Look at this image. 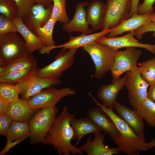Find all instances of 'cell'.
<instances>
[{
	"label": "cell",
	"instance_id": "1",
	"mask_svg": "<svg viewBox=\"0 0 155 155\" xmlns=\"http://www.w3.org/2000/svg\"><path fill=\"white\" fill-rule=\"evenodd\" d=\"M75 115L69 112L65 106L62 111L56 117L52 127L42 142L45 145H52L57 150L59 155L83 154L80 148L71 144V141L76 140L70 121Z\"/></svg>",
	"mask_w": 155,
	"mask_h": 155
},
{
	"label": "cell",
	"instance_id": "2",
	"mask_svg": "<svg viewBox=\"0 0 155 155\" xmlns=\"http://www.w3.org/2000/svg\"><path fill=\"white\" fill-rule=\"evenodd\" d=\"M97 105L100 107L112 119L121 135L113 141L122 151L129 155H139L142 150H147V143L139 137L129 126L109 109L99 102L93 96L91 97Z\"/></svg>",
	"mask_w": 155,
	"mask_h": 155
},
{
	"label": "cell",
	"instance_id": "3",
	"mask_svg": "<svg viewBox=\"0 0 155 155\" xmlns=\"http://www.w3.org/2000/svg\"><path fill=\"white\" fill-rule=\"evenodd\" d=\"M59 111L55 106L42 108L36 111L28 122L31 144L42 143Z\"/></svg>",
	"mask_w": 155,
	"mask_h": 155
},
{
	"label": "cell",
	"instance_id": "4",
	"mask_svg": "<svg viewBox=\"0 0 155 155\" xmlns=\"http://www.w3.org/2000/svg\"><path fill=\"white\" fill-rule=\"evenodd\" d=\"M17 33L0 35V67H5L29 53L24 40Z\"/></svg>",
	"mask_w": 155,
	"mask_h": 155
},
{
	"label": "cell",
	"instance_id": "5",
	"mask_svg": "<svg viewBox=\"0 0 155 155\" xmlns=\"http://www.w3.org/2000/svg\"><path fill=\"white\" fill-rule=\"evenodd\" d=\"M83 48L90 55L95 65V78H101L111 70L118 50L97 41Z\"/></svg>",
	"mask_w": 155,
	"mask_h": 155
},
{
	"label": "cell",
	"instance_id": "6",
	"mask_svg": "<svg viewBox=\"0 0 155 155\" xmlns=\"http://www.w3.org/2000/svg\"><path fill=\"white\" fill-rule=\"evenodd\" d=\"M36 69V67L34 68L25 78L16 85L19 91L20 98L22 100L28 101L42 90L61 84L59 79L39 76Z\"/></svg>",
	"mask_w": 155,
	"mask_h": 155
},
{
	"label": "cell",
	"instance_id": "7",
	"mask_svg": "<svg viewBox=\"0 0 155 155\" xmlns=\"http://www.w3.org/2000/svg\"><path fill=\"white\" fill-rule=\"evenodd\" d=\"M127 77L125 86L128 91L130 105L137 111L147 98L149 85L141 77L138 67L127 72Z\"/></svg>",
	"mask_w": 155,
	"mask_h": 155
},
{
	"label": "cell",
	"instance_id": "8",
	"mask_svg": "<svg viewBox=\"0 0 155 155\" xmlns=\"http://www.w3.org/2000/svg\"><path fill=\"white\" fill-rule=\"evenodd\" d=\"M78 49L65 50L62 49L52 63L42 68H37L38 75L42 77L59 79L63 72L73 65L74 55Z\"/></svg>",
	"mask_w": 155,
	"mask_h": 155
},
{
	"label": "cell",
	"instance_id": "9",
	"mask_svg": "<svg viewBox=\"0 0 155 155\" xmlns=\"http://www.w3.org/2000/svg\"><path fill=\"white\" fill-rule=\"evenodd\" d=\"M132 0H107L106 14L101 31L112 30L128 18Z\"/></svg>",
	"mask_w": 155,
	"mask_h": 155
},
{
	"label": "cell",
	"instance_id": "10",
	"mask_svg": "<svg viewBox=\"0 0 155 155\" xmlns=\"http://www.w3.org/2000/svg\"><path fill=\"white\" fill-rule=\"evenodd\" d=\"M140 50L135 47L127 48L124 51L117 52L114 62L111 71L113 82L120 78L125 72L132 71L137 67V60L142 54Z\"/></svg>",
	"mask_w": 155,
	"mask_h": 155
},
{
	"label": "cell",
	"instance_id": "11",
	"mask_svg": "<svg viewBox=\"0 0 155 155\" xmlns=\"http://www.w3.org/2000/svg\"><path fill=\"white\" fill-rule=\"evenodd\" d=\"M75 94L74 90L69 87L57 89L53 87L42 90L31 97L28 101L32 108L36 111L42 108L55 106L62 98Z\"/></svg>",
	"mask_w": 155,
	"mask_h": 155
},
{
	"label": "cell",
	"instance_id": "12",
	"mask_svg": "<svg viewBox=\"0 0 155 155\" xmlns=\"http://www.w3.org/2000/svg\"><path fill=\"white\" fill-rule=\"evenodd\" d=\"M53 7L51 4L46 8L43 5L34 3L26 16L22 19L26 26L36 35V30L43 26L51 18Z\"/></svg>",
	"mask_w": 155,
	"mask_h": 155
},
{
	"label": "cell",
	"instance_id": "13",
	"mask_svg": "<svg viewBox=\"0 0 155 155\" xmlns=\"http://www.w3.org/2000/svg\"><path fill=\"white\" fill-rule=\"evenodd\" d=\"M134 31H132L119 37H108L103 36L99 38L96 41L116 50L123 48L139 47L145 49L152 53L155 54V44L141 43L134 38Z\"/></svg>",
	"mask_w": 155,
	"mask_h": 155
},
{
	"label": "cell",
	"instance_id": "14",
	"mask_svg": "<svg viewBox=\"0 0 155 155\" xmlns=\"http://www.w3.org/2000/svg\"><path fill=\"white\" fill-rule=\"evenodd\" d=\"M113 108L117 115L126 122L140 138L145 140L143 119L134 109L128 108L116 101Z\"/></svg>",
	"mask_w": 155,
	"mask_h": 155
},
{
	"label": "cell",
	"instance_id": "15",
	"mask_svg": "<svg viewBox=\"0 0 155 155\" xmlns=\"http://www.w3.org/2000/svg\"><path fill=\"white\" fill-rule=\"evenodd\" d=\"M88 4L87 1L78 3L73 17L70 21L62 25V29L69 34L75 32L87 34L92 33L94 30L89 27L86 17V11L84 8Z\"/></svg>",
	"mask_w": 155,
	"mask_h": 155
},
{
	"label": "cell",
	"instance_id": "16",
	"mask_svg": "<svg viewBox=\"0 0 155 155\" xmlns=\"http://www.w3.org/2000/svg\"><path fill=\"white\" fill-rule=\"evenodd\" d=\"M87 116L113 141L121 135L113 121L100 107L89 109L87 111Z\"/></svg>",
	"mask_w": 155,
	"mask_h": 155
},
{
	"label": "cell",
	"instance_id": "17",
	"mask_svg": "<svg viewBox=\"0 0 155 155\" xmlns=\"http://www.w3.org/2000/svg\"><path fill=\"white\" fill-rule=\"evenodd\" d=\"M104 135L101 133L95 135L93 140L90 136L86 142L79 148L81 151L88 155H112L119 154L121 150L118 147L110 148L103 143Z\"/></svg>",
	"mask_w": 155,
	"mask_h": 155
},
{
	"label": "cell",
	"instance_id": "18",
	"mask_svg": "<svg viewBox=\"0 0 155 155\" xmlns=\"http://www.w3.org/2000/svg\"><path fill=\"white\" fill-rule=\"evenodd\" d=\"M127 75L126 72L123 77L112 84L104 85L100 87L97 92V96L102 104L109 109L113 108L117 95L125 86Z\"/></svg>",
	"mask_w": 155,
	"mask_h": 155
},
{
	"label": "cell",
	"instance_id": "19",
	"mask_svg": "<svg viewBox=\"0 0 155 155\" xmlns=\"http://www.w3.org/2000/svg\"><path fill=\"white\" fill-rule=\"evenodd\" d=\"M154 12L143 14H137L128 18L120 25L112 29L107 34L108 37H114L127 32L134 31L140 27L152 22Z\"/></svg>",
	"mask_w": 155,
	"mask_h": 155
},
{
	"label": "cell",
	"instance_id": "20",
	"mask_svg": "<svg viewBox=\"0 0 155 155\" xmlns=\"http://www.w3.org/2000/svg\"><path fill=\"white\" fill-rule=\"evenodd\" d=\"M36 111L28 101L19 98L9 102L5 114L14 121L28 123Z\"/></svg>",
	"mask_w": 155,
	"mask_h": 155
},
{
	"label": "cell",
	"instance_id": "21",
	"mask_svg": "<svg viewBox=\"0 0 155 155\" xmlns=\"http://www.w3.org/2000/svg\"><path fill=\"white\" fill-rule=\"evenodd\" d=\"M86 11V20L92 29L94 31L101 29L106 16L105 4L100 0L93 1L89 4Z\"/></svg>",
	"mask_w": 155,
	"mask_h": 155
},
{
	"label": "cell",
	"instance_id": "22",
	"mask_svg": "<svg viewBox=\"0 0 155 155\" xmlns=\"http://www.w3.org/2000/svg\"><path fill=\"white\" fill-rule=\"evenodd\" d=\"M76 141L74 145L77 146L86 135L93 134L96 135L102 131V129L88 117L82 118H73L70 121Z\"/></svg>",
	"mask_w": 155,
	"mask_h": 155
},
{
	"label": "cell",
	"instance_id": "23",
	"mask_svg": "<svg viewBox=\"0 0 155 155\" xmlns=\"http://www.w3.org/2000/svg\"><path fill=\"white\" fill-rule=\"evenodd\" d=\"M19 33L24 40L29 54L45 46L39 38L31 32L25 25L20 18H16L12 20Z\"/></svg>",
	"mask_w": 155,
	"mask_h": 155
},
{
	"label": "cell",
	"instance_id": "24",
	"mask_svg": "<svg viewBox=\"0 0 155 155\" xmlns=\"http://www.w3.org/2000/svg\"><path fill=\"white\" fill-rule=\"evenodd\" d=\"M111 30L101 31L100 32L90 34L82 33L76 36L70 37L67 42L61 45L55 46L52 47L53 49L56 48H62L67 50L70 49L77 48L84 46L96 41L100 37L107 35Z\"/></svg>",
	"mask_w": 155,
	"mask_h": 155
},
{
	"label": "cell",
	"instance_id": "25",
	"mask_svg": "<svg viewBox=\"0 0 155 155\" xmlns=\"http://www.w3.org/2000/svg\"><path fill=\"white\" fill-rule=\"evenodd\" d=\"M37 63L34 56L28 53L26 56L13 61L8 65L0 67V76L9 72L36 67Z\"/></svg>",
	"mask_w": 155,
	"mask_h": 155
},
{
	"label": "cell",
	"instance_id": "26",
	"mask_svg": "<svg viewBox=\"0 0 155 155\" xmlns=\"http://www.w3.org/2000/svg\"><path fill=\"white\" fill-rule=\"evenodd\" d=\"M28 123L13 121L7 132V143L30 136Z\"/></svg>",
	"mask_w": 155,
	"mask_h": 155
},
{
	"label": "cell",
	"instance_id": "27",
	"mask_svg": "<svg viewBox=\"0 0 155 155\" xmlns=\"http://www.w3.org/2000/svg\"><path fill=\"white\" fill-rule=\"evenodd\" d=\"M56 22L50 18L43 26L39 27L36 30V35L43 42L45 46L50 48L55 46L53 33Z\"/></svg>",
	"mask_w": 155,
	"mask_h": 155
},
{
	"label": "cell",
	"instance_id": "28",
	"mask_svg": "<svg viewBox=\"0 0 155 155\" xmlns=\"http://www.w3.org/2000/svg\"><path fill=\"white\" fill-rule=\"evenodd\" d=\"M143 80L150 86L155 84V57L139 64L138 67Z\"/></svg>",
	"mask_w": 155,
	"mask_h": 155
},
{
	"label": "cell",
	"instance_id": "29",
	"mask_svg": "<svg viewBox=\"0 0 155 155\" xmlns=\"http://www.w3.org/2000/svg\"><path fill=\"white\" fill-rule=\"evenodd\" d=\"M148 124L155 127V102L147 98L137 110Z\"/></svg>",
	"mask_w": 155,
	"mask_h": 155
},
{
	"label": "cell",
	"instance_id": "30",
	"mask_svg": "<svg viewBox=\"0 0 155 155\" xmlns=\"http://www.w3.org/2000/svg\"><path fill=\"white\" fill-rule=\"evenodd\" d=\"M53 7L51 18L56 22L66 24L69 21L67 13L66 0H51Z\"/></svg>",
	"mask_w": 155,
	"mask_h": 155
},
{
	"label": "cell",
	"instance_id": "31",
	"mask_svg": "<svg viewBox=\"0 0 155 155\" xmlns=\"http://www.w3.org/2000/svg\"><path fill=\"white\" fill-rule=\"evenodd\" d=\"M0 100L10 102L19 98V92L16 85L0 83Z\"/></svg>",
	"mask_w": 155,
	"mask_h": 155
},
{
	"label": "cell",
	"instance_id": "32",
	"mask_svg": "<svg viewBox=\"0 0 155 155\" xmlns=\"http://www.w3.org/2000/svg\"><path fill=\"white\" fill-rule=\"evenodd\" d=\"M34 68L12 71L0 76V83L16 85L25 78Z\"/></svg>",
	"mask_w": 155,
	"mask_h": 155
},
{
	"label": "cell",
	"instance_id": "33",
	"mask_svg": "<svg viewBox=\"0 0 155 155\" xmlns=\"http://www.w3.org/2000/svg\"><path fill=\"white\" fill-rule=\"evenodd\" d=\"M18 7L13 0H0V14L12 20L17 18Z\"/></svg>",
	"mask_w": 155,
	"mask_h": 155
},
{
	"label": "cell",
	"instance_id": "34",
	"mask_svg": "<svg viewBox=\"0 0 155 155\" xmlns=\"http://www.w3.org/2000/svg\"><path fill=\"white\" fill-rule=\"evenodd\" d=\"M9 32H17L15 25L12 20L0 14V35Z\"/></svg>",
	"mask_w": 155,
	"mask_h": 155
},
{
	"label": "cell",
	"instance_id": "35",
	"mask_svg": "<svg viewBox=\"0 0 155 155\" xmlns=\"http://www.w3.org/2000/svg\"><path fill=\"white\" fill-rule=\"evenodd\" d=\"M18 8L17 17L22 19L27 15L30 8L34 3L32 0H13Z\"/></svg>",
	"mask_w": 155,
	"mask_h": 155
},
{
	"label": "cell",
	"instance_id": "36",
	"mask_svg": "<svg viewBox=\"0 0 155 155\" xmlns=\"http://www.w3.org/2000/svg\"><path fill=\"white\" fill-rule=\"evenodd\" d=\"M13 120L6 114L0 115V134L6 137Z\"/></svg>",
	"mask_w": 155,
	"mask_h": 155
},
{
	"label": "cell",
	"instance_id": "37",
	"mask_svg": "<svg viewBox=\"0 0 155 155\" xmlns=\"http://www.w3.org/2000/svg\"><path fill=\"white\" fill-rule=\"evenodd\" d=\"M135 36L141 39L144 33L153 32V36L155 37V24L151 22L140 27L134 31Z\"/></svg>",
	"mask_w": 155,
	"mask_h": 155
},
{
	"label": "cell",
	"instance_id": "38",
	"mask_svg": "<svg viewBox=\"0 0 155 155\" xmlns=\"http://www.w3.org/2000/svg\"><path fill=\"white\" fill-rule=\"evenodd\" d=\"M155 0H144L143 2L140 4L137 9L138 14H143L149 12H153L154 8L153 5Z\"/></svg>",
	"mask_w": 155,
	"mask_h": 155
},
{
	"label": "cell",
	"instance_id": "39",
	"mask_svg": "<svg viewBox=\"0 0 155 155\" xmlns=\"http://www.w3.org/2000/svg\"><path fill=\"white\" fill-rule=\"evenodd\" d=\"M27 138L28 137H25L19 140L14 141L8 143H7L5 148L0 152V155H5L13 147L19 144L22 141Z\"/></svg>",
	"mask_w": 155,
	"mask_h": 155
},
{
	"label": "cell",
	"instance_id": "40",
	"mask_svg": "<svg viewBox=\"0 0 155 155\" xmlns=\"http://www.w3.org/2000/svg\"><path fill=\"white\" fill-rule=\"evenodd\" d=\"M140 0H132L131 5L130 12L128 16V18L138 14L137 9L138 3Z\"/></svg>",
	"mask_w": 155,
	"mask_h": 155
},
{
	"label": "cell",
	"instance_id": "41",
	"mask_svg": "<svg viewBox=\"0 0 155 155\" xmlns=\"http://www.w3.org/2000/svg\"><path fill=\"white\" fill-rule=\"evenodd\" d=\"M147 98L155 102V84L150 86L147 92Z\"/></svg>",
	"mask_w": 155,
	"mask_h": 155
},
{
	"label": "cell",
	"instance_id": "42",
	"mask_svg": "<svg viewBox=\"0 0 155 155\" xmlns=\"http://www.w3.org/2000/svg\"><path fill=\"white\" fill-rule=\"evenodd\" d=\"M9 102L0 100V115L5 114Z\"/></svg>",
	"mask_w": 155,
	"mask_h": 155
},
{
	"label": "cell",
	"instance_id": "43",
	"mask_svg": "<svg viewBox=\"0 0 155 155\" xmlns=\"http://www.w3.org/2000/svg\"><path fill=\"white\" fill-rule=\"evenodd\" d=\"M34 3H38L41 4L45 7L49 6L53 2L51 0H32Z\"/></svg>",
	"mask_w": 155,
	"mask_h": 155
},
{
	"label": "cell",
	"instance_id": "44",
	"mask_svg": "<svg viewBox=\"0 0 155 155\" xmlns=\"http://www.w3.org/2000/svg\"><path fill=\"white\" fill-rule=\"evenodd\" d=\"M154 146H155V138H153L149 142L147 143V150H150Z\"/></svg>",
	"mask_w": 155,
	"mask_h": 155
},
{
	"label": "cell",
	"instance_id": "45",
	"mask_svg": "<svg viewBox=\"0 0 155 155\" xmlns=\"http://www.w3.org/2000/svg\"><path fill=\"white\" fill-rule=\"evenodd\" d=\"M152 22L155 24V12H154V17L152 20Z\"/></svg>",
	"mask_w": 155,
	"mask_h": 155
},
{
	"label": "cell",
	"instance_id": "46",
	"mask_svg": "<svg viewBox=\"0 0 155 155\" xmlns=\"http://www.w3.org/2000/svg\"></svg>",
	"mask_w": 155,
	"mask_h": 155
}]
</instances>
